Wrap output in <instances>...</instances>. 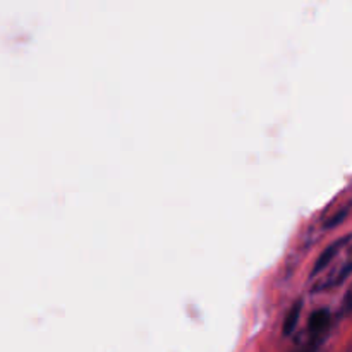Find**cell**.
<instances>
[{
  "instance_id": "6da1fadb",
  "label": "cell",
  "mask_w": 352,
  "mask_h": 352,
  "mask_svg": "<svg viewBox=\"0 0 352 352\" xmlns=\"http://www.w3.org/2000/svg\"><path fill=\"white\" fill-rule=\"evenodd\" d=\"M349 239H351V236L340 237V239H337L336 243H332V244H330L329 248H325V250H323V253L320 254L318 258H316L315 265H313L311 277H316V275H318L320 272H323V270H325V268L329 267L330 263H332V261H333V258H336L337 254H339L340 248H342L344 244H347V243H349Z\"/></svg>"
},
{
  "instance_id": "7a4b0ae2",
  "label": "cell",
  "mask_w": 352,
  "mask_h": 352,
  "mask_svg": "<svg viewBox=\"0 0 352 352\" xmlns=\"http://www.w3.org/2000/svg\"><path fill=\"white\" fill-rule=\"evenodd\" d=\"M301 311H302V301H296L294 305L289 308V311L285 313L284 327H282V329H284L285 336H291V333L296 330V325H298L299 316H301Z\"/></svg>"
},
{
  "instance_id": "3957f363",
  "label": "cell",
  "mask_w": 352,
  "mask_h": 352,
  "mask_svg": "<svg viewBox=\"0 0 352 352\" xmlns=\"http://www.w3.org/2000/svg\"><path fill=\"white\" fill-rule=\"evenodd\" d=\"M330 322V311L329 309H316L309 318V329L311 332H322L327 329Z\"/></svg>"
},
{
  "instance_id": "277c9868",
  "label": "cell",
  "mask_w": 352,
  "mask_h": 352,
  "mask_svg": "<svg viewBox=\"0 0 352 352\" xmlns=\"http://www.w3.org/2000/svg\"><path fill=\"white\" fill-rule=\"evenodd\" d=\"M347 213H349V208H342V210H339V212H337L336 215L332 217V219H329V222L325 223V227H327V229H332V227L339 226V223L342 222L344 219H346V215H347Z\"/></svg>"
}]
</instances>
